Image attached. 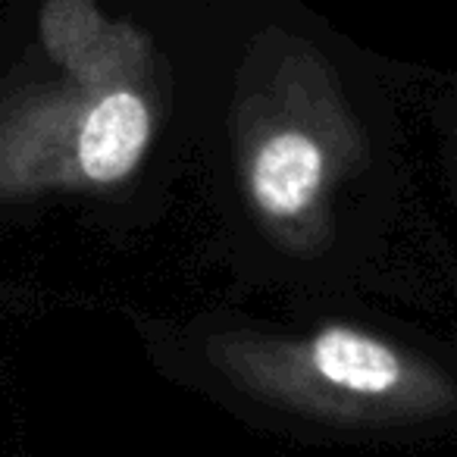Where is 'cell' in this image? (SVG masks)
I'll return each mask as SVG.
<instances>
[{
  "instance_id": "cell-2",
  "label": "cell",
  "mask_w": 457,
  "mask_h": 457,
  "mask_svg": "<svg viewBox=\"0 0 457 457\" xmlns=\"http://www.w3.org/2000/svg\"><path fill=\"white\" fill-rule=\"evenodd\" d=\"M216 357L257 395L320 417L407 420L451 401L436 370L354 326H326L301 342L232 338Z\"/></svg>"
},
{
  "instance_id": "cell-1",
  "label": "cell",
  "mask_w": 457,
  "mask_h": 457,
  "mask_svg": "<svg viewBox=\"0 0 457 457\" xmlns=\"http://www.w3.org/2000/svg\"><path fill=\"white\" fill-rule=\"evenodd\" d=\"M38 32L63 76L0 104V195L82 182L79 138L95 95L151 63L145 35L132 22L104 16L95 0H45Z\"/></svg>"
}]
</instances>
